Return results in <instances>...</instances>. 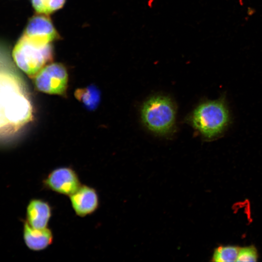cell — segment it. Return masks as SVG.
I'll use <instances>...</instances> for the list:
<instances>
[{
  "mask_svg": "<svg viewBox=\"0 0 262 262\" xmlns=\"http://www.w3.org/2000/svg\"><path fill=\"white\" fill-rule=\"evenodd\" d=\"M23 237L27 247L33 251L45 250L52 244L54 240L53 233L50 228L35 229L26 221L23 225Z\"/></svg>",
  "mask_w": 262,
  "mask_h": 262,
  "instance_id": "10",
  "label": "cell"
},
{
  "mask_svg": "<svg viewBox=\"0 0 262 262\" xmlns=\"http://www.w3.org/2000/svg\"><path fill=\"white\" fill-rule=\"evenodd\" d=\"M175 109L170 98L155 96L147 99L141 109V118L151 131L160 135L170 132L175 122Z\"/></svg>",
  "mask_w": 262,
  "mask_h": 262,
  "instance_id": "4",
  "label": "cell"
},
{
  "mask_svg": "<svg viewBox=\"0 0 262 262\" xmlns=\"http://www.w3.org/2000/svg\"><path fill=\"white\" fill-rule=\"evenodd\" d=\"M23 35L42 45L50 44L58 37L50 19L44 14H40L30 18Z\"/></svg>",
  "mask_w": 262,
  "mask_h": 262,
  "instance_id": "8",
  "label": "cell"
},
{
  "mask_svg": "<svg viewBox=\"0 0 262 262\" xmlns=\"http://www.w3.org/2000/svg\"><path fill=\"white\" fill-rule=\"evenodd\" d=\"M7 49L0 43V94L9 130L16 132L32 120L33 110L25 82Z\"/></svg>",
  "mask_w": 262,
  "mask_h": 262,
  "instance_id": "1",
  "label": "cell"
},
{
  "mask_svg": "<svg viewBox=\"0 0 262 262\" xmlns=\"http://www.w3.org/2000/svg\"><path fill=\"white\" fill-rule=\"evenodd\" d=\"M0 119L5 122L7 127L9 134H11L8 123L4 117V113H3V101H2V99L0 95Z\"/></svg>",
  "mask_w": 262,
  "mask_h": 262,
  "instance_id": "16",
  "label": "cell"
},
{
  "mask_svg": "<svg viewBox=\"0 0 262 262\" xmlns=\"http://www.w3.org/2000/svg\"><path fill=\"white\" fill-rule=\"evenodd\" d=\"M239 249V247L235 246H220L214 249L211 261L236 262Z\"/></svg>",
  "mask_w": 262,
  "mask_h": 262,
  "instance_id": "12",
  "label": "cell"
},
{
  "mask_svg": "<svg viewBox=\"0 0 262 262\" xmlns=\"http://www.w3.org/2000/svg\"><path fill=\"white\" fill-rule=\"evenodd\" d=\"M34 10L39 14H49L48 0H31Z\"/></svg>",
  "mask_w": 262,
  "mask_h": 262,
  "instance_id": "14",
  "label": "cell"
},
{
  "mask_svg": "<svg viewBox=\"0 0 262 262\" xmlns=\"http://www.w3.org/2000/svg\"><path fill=\"white\" fill-rule=\"evenodd\" d=\"M75 96L89 110H95L98 106L100 99V91L93 85L77 89Z\"/></svg>",
  "mask_w": 262,
  "mask_h": 262,
  "instance_id": "11",
  "label": "cell"
},
{
  "mask_svg": "<svg viewBox=\"0 0 262 262\" xmlns=\"http://www.w3.org/2000/svg\"><path fill=\"white\" fill-rule=\"evenodd\" d=\"M258 254L253 246L240 247L236 262H257Z\"/></svg>",
  "mask_w": 262,
  "mask_h": 262,
  "instance_id": "13",
  "label": "cell"
},
{
  "mask_svg": "<svg viewBox=\"0 0 262 262\" xmlns=\"http://www.w3.org/2000/svg\"><path fill=\"white\" fill-rule=\"evenodd\" d=\"M37 89L50 94L65 96L68 85V74L61 64H49L44 66L34 77Z\"/></svg>",
  "mask_w": 262,
  "mask_h": 262,
  "instance_id": "5",
  "label": "cell"
},
{
  "mask_svg": "<svg viewBox=\"0 0 262 262\" xmlns=\"http://www.w3.org/2000/svg\"><path fill=\"white\" fill-rule=\"evenodd\" d=\"M82 185L77 172L72 167L56 168L42 180L43 188L57 194L70 196Z\"/></svg>",
  "mask_w": 262,
  "mask_h": 262,
  "instance_id": "6",
  "label": "cell"
},
{
  "mask_svg": "<svg viewBox=\"0 0 262 262\" xmlns=\"http://www.w3.org/2000/svg\"><path fill=\"white\" fill-rule=\"evenodd\" d=\"M52 212V207L48 201L41 198H33L26 208V221L35 229L48 228Z\"/></svg>",
  "mask_w": 262,
  "mask_h": 262,
  "instance_id": "9",
  "label": "cell"
},
{
  "mask_svg": "<svg viewBox=\"0 0 262 262\" xmlns=\"http://www.w3.org/2000/svg\"><path fill=\"white\" fill-rule=\"evenodd\" d=\"M190 121L204 137L212 139L226 129L230 123V115L223 99L207 101L194 110Z\"/></svg>",
  "mask_w": 262,
  "mask_h": 262,
  "instance_id": "2",
  "label": "cell"
},
{
  "mask_svg": "<svg viewBox=\"0 0 262 262\" xmlns=\"http://www.w3.org/2000/svg\"><path fill=\"white\" fill-rule=\"evenodd\" d=\"M71 207L76 215L84 217L95 213L100 205L97 190L90 186L82 184L78 189L69 196Z\"/></svg>",
  "mask_w": 262,
  "mask_h": 262,
  "instance_id": "7",
  "label": "cell"
},
{
  "mask_svg": "<svg viewBox=\"0 0 262 262\" xmlns=\"http://www.w3.org/2000/svg\"><path fill=\"white\" fill-rule=\"evenodd\" d=\"M65 1L66 0H48L50 14L61 8Z\"/></svg>",
  "mask_w": 262,
  "mask_h": 262,
  "instance_id": "15",
  "label": "cell"
},
{
  "mask_svg": "<svg viewBox=\"0 0 262 262\" xmlns=\"http://www.w3.org/2000/svg\"><path fill=\"white\" fill-rule=\"evenodd\" d=\"M53 54L50 44H38L24 35L18 41L13 51L16 65L32 78H34L41 69L51 62Z\"/></svg>",
  "mask_w": 262,
  "mask_h": 262,
  "instance_id": "3",
  "label": "cell"
}]
</instances>
